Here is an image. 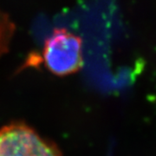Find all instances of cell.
I'll list each match as a JSON object with an SVG mask.
<instances>
[{
  "mask_svg": "<svg viewBox=\"0 0 156 156\" xmlns=\"http://www.w3.org/2000/svg\"><path fill=\"white\" fill-rule=\"evenodd\" d=\"M12 32V24L10 20L0 12V56L7 50Z\"/></svg>",
  "mask_w": 156,
  "mask_h": 156,
  "instance_id": "cell-3",
  "label": "cell"
},
{
  "mask_svg": "<svg viewBox=\"0 0 156 156\" xmlns=\"http://www.w3.org/2000/svg\"><path fill=\"white\" fill-rule=\"evenodd\" d=\"M45 67L56 76L79 71L83 65L82 39L66 29H56L45 41L43 57Z\"/></svg>",
  "mask_w": 156,
  "mask_h": 156,
  "instance_id": "cell-1",
  "label": "cell"
},
{
  "mask_svg": "<svg viewBox=\"0 0 156 156\" xmlns=\"http://www.w3.org/2000/svg\"><path fill=\"white\" fill-rule=\"evenodd\" d=\"M0 156H62L53 142L41 137L23 122L0 128Z\"/></svg>",
  "mask_w": 156,
  "mask_h": 156,
  "instance_id": "cell-2",
  "label": "cell"
}]
</instances>
